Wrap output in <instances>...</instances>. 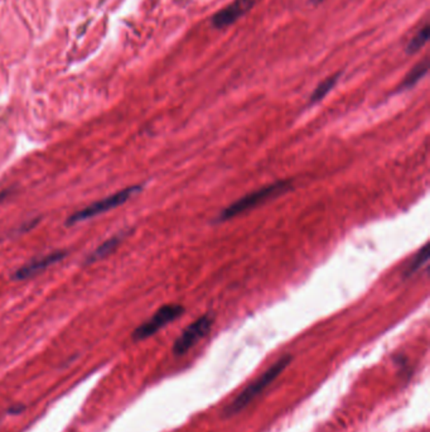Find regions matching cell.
I'll use <instances>...</instances> for the list:
<instances>
[{
	"instance_id": "cell-14",
	"label": "cell",
	"mask_w": 430,
	"mask_h": 432,
	"mask_svg": "<svg viewBox=\"0 0 430 432\" xmlns=\"http://www.w3.org/2000/svg\"><path fill=\"white\" fill-rule=\"evenodd\" d=\"M312 1H313V3H316V4H318V3H321L323 0H312Z\"/></svg>"
},
{
	"instance_id": "cell-4",
	"label": "cell",
	"mask_w": 430,
	"mask_h": 432,
	"mask_svg": "<svg viewBox=\"0 0 430 432\" xmlns=\"http://www.w3.org/2000/svg\"><path fill=\"white\" fill-rule=\"evenodd\" d=\"M184 313V307L179 304H168L158 309L152 318L146 320V323L139 325L133 332V339L137 342L146 340L153 337L165 326L173 323L174 320L181 318Z\"/></svg>"
},
{
	"instance_id": "cell-1",
	"label": "cell",
	"mask_w": 430,
	"mask_h": 432,
	"mask_svg": "<svg viewBox=\"0 0 430 432\" xmlns=\"http://www.w3.org/2000/svg\"><path fill=\"white\" fill-rule=\"evenodd\" d=\"M291 189V180H279L270 184H266L264 187H261L259 190L253 191L250 194H247L245 196L237 198L236 201L230 203L225 209L222 210L221 212L216 217V223H223L234 219L236 216L241 215L247 211L255 209L256 206H259L261 203H266L272 198L280 196L285 194L286 191Z\"/></svg>"
},
{
	"instance_id": "cell-7",
	"label": "cell",
	"mask_w": 430,
	"mask_h": 432,
	"mask_svg": "<svg viewBox=\"0 0 430 432\" xmlns=\"http://www.w3.org/2000/svg\"><path fill=\"white\" fill-rule=\"evenodd\" d=\"M255 0H235L212 17V26L217 29H222L234 25L236 20H240L242 15H245L253 8Z\"/></svg>"
},
{
	"instance_id": "cell-3",
	"label": "cell",
	"mask_w": 430,
	"mask_h": 432,
	"mask_svg": "<svg viewBox=\"0 0 430 432\" xmlns=\"http://www.w3.org/2000/svg\"><path fill=\"white\" fill-rule=\"evenodd\" d=\"M141 191V186L140 184H135V186H130L127 187L124 190L118 191L110 196L102 198L96 203H90L89 206L83 208V209L78 210L75 214L67 219L66 224L71 227L74 224L81 223V222H86L89 219H92L95 216L100 215V214H105L110 210L116 209L119 208L123 203H127V200H130L134 195H137L138 192Z\"/></svg>"
},
{
	"instance_id": "cell-10",
	"label": "cell",
	"mask_w": 430,
	"mask_h": 432,
	"mask_svg": "<svg viewBox=\"0 0 430 432\" xmlns=\"http://www.w3.org/2000/svg\"><path fill=\"white\" fill-rule=\"evenodd\" d=\"M428 259H429V245L424 244L423 247L417 250V255L412 257L410 263L408 264V267L404 272L405 277L408 278V277H410L411 274L417 272L428 262Z\"/></svg>"
},
{
	"instance_id": "cell-11",
	"label": "cell",
	"mask_w": 430,
	"mask_h": 432,
	"mask_svg": "<svg viewBox=\"0 0 430 432\" xmlns=\"http://www.w3.org/2000/svg\"><path fill=\"white\" fill-rule=\"evenodd\" d=\"M340 76H341V74H335L333 76L327 77L324 81L319 83L316 89H314V91L312 93V95H310V104H316V102H321L323 97L335 88Z\"/></svg>"
},
{
	"instance_id": "cell-6",
	"label": "cell",
	"mask_w": 430,
	"mask_h": 432,
	"mask_svg": "<svg viewBox=\"0 0 430 432\" xmlns=\"http://www.w3.org/2000/svg\"><path fill=\"white\" fill-rule=\"evenodd\" d=\"M64 250H57V252H52L50 255H43L37 259L27 263L13 274L14 281H25L28 278H32L34 276L45 272L46 269L51 267L53 264H56L60 261H62L66 257Z\"/></svg>"
},
{
	"instance_id": "cell-2",
	"label": "cell",
	"mask_w": 430,
	"mask_h": 432,
	"mask_svg": "<svg viewBox=\"0 0 430 432\" xmlns=\"http://www.w3.org/2000/svg\"><path fill=\"white\" fill-rule=\"evenodd\" d=\"M291 356H282L279 360L272 364L270 368L266 369L259 378H256L255 381L244 388L240 393L235 397L233 402L223 408V414L231 417L241 412L244 408H247L259 394H261L263 391H265L266 388L269 387L272 382L284 372L285 368L291 364Z\"/></svg>"
},
{
	"instance_id": "cell-9",
	"label": "cell",
	"mask_w": 430,
	"mask_h": 432,
	"mask_svg": "<svg viewBox=\"0 0 430 432\" xmlns=\"http://www.w3.org/2000/svg\"><path fill=\"white\" fill-rule=\"evenodd\" d=\"M426 72H428V58H424L422 62L414 66L410 72L404 77L403 83L398 86V90L403 91V90L410 89L419 80H422L426 75Z\"/></svg>"
},
{
	"instance_id": "cell-13",
	"label": "cell",
	"mask_w": 430,
	"mask_h": 432,
	"mask_svg": "<svg viewBox=\"0 0 430 432\" xmlns=\"http://www.w3.org/2000/svg\"><path fill=\"white\" fill-rule=\"evenodd\" d=\"M7 195L8 191H3V192H0V203H1V201H3V200H4L6 197H7Z\"/></svg>"
},
{
	"instance_id": "cell-12",
	"label": "cell",
	"mask_w": 430,
	"mask_h": 432,
	"mask_svg": "<svg viewBox=\"0 0 430 432\" xmlns=\"http://www.w3.org/2000/svg\"><path fill=\"white\" fill-rule=\"evenodd\" d=\"M428 39H429V26L425 23L423 28H420L417 34L410 39V42L406 45V48H405L406 53L412 55V53L419 51L428 42Z\"/></svg>"
},
{
	"instance_id": "cell-8",
	"label": "cell",
	"mask_w": 430,
	"mask_h": 432,
	"mask_svg": "<svg viewBox=\"0 0 430 432\" xmlns=\"http://www.w3.org/2000/svg\"><path fill=\"white\" fill-rule=\"evenodd\" d=\"M123 238H124V233H120V234H118V236L109 238L108 241H105V242L102 243V245H99V247L88 257L86 264L95 263V262L100 261L102 258H105V257L110 255V253H113L115 249L118 248V245L120 244Z\"/></svg>"
},
{
	"instance_id": "cell-5",
	"label": "cell",
	"mask_w": 430,
	"mask_h": 432,
	"mask_svg": "<svg viewBox=\"0 0 430 432\" xmlns=\"http://www.w3.org/2000/svg\"><path fill=\"white\" fill-rule=\"evenodd\" d=\"M212 325L214 318L209 313L203 315L188 325L173 344L174 356H183L188 350L192 349L200 340H202L203 337L209 334L212 329Z\"/></svg>"
}]
</instances>
